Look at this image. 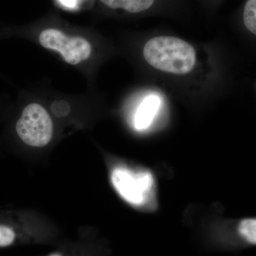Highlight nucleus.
<instances>
[{
  "mask_svg": "<svg viewBox=\"0 0 256 256\" xmlns=\"http://www.w3.org/2000/svg\"><path fill=\"white\" fill-rule=\"evenodd\" d=\"M40 42L44 48L60 52L65 62L72 65L87 60L92 54V45L86 40L67 36L54 28L44 30L40 34Z\"/></svg>",
  "mask_w": 256,
  "mask_h": 256,
  "instance_id": "nucleus-4",
  "label": "nucleus"
},
{
  "mask_svg": "<svg viewBox=\"0 0 256 256\" xmlns=\"http://www.w3.org/2000/svg\"><path fill=\"white\" fill-rule=\"evenodd\" d=\"M16 130L24 142L30 146L42 148L52 140L53 122L41 105L32 104L24 109L16 122Z\"/></svg>",
  "mask_w": 256,
  "mask_h": 256,
  "instance_id": "nucleus-3",
  "label": "nucleus"
},
{
  "mask_svg": "<svg viewBox=\"0 0 256 256\" xmlns=\"http://www.w3.org/2000/svg\"><path fill=\"white\" fill-rule=\"evenodd\" d=\"M143 56L152 68L172 75H186L196 63L194 47L184 40L172 36L150 38L143 48Z\"/></svg>",
  "mask_w": 256,
  "mask_h": 256,
  "instance_id": "nucleus-1",
  "label": "nucleus"
},
{
  "mask_svg": "<svg viewBox=\"0 0 256 256\" xmlns=\"http://www.w3.org/2000/svg\"><path fill=\"white\" fill-rule=\"evenodd\" d=\"M234 234L240 244L256 246V217L242 218L234 226Z\"/></svg>",
  "mask_w": 256,
  "mask_h": 256,
  "instance_id": "nucleus-6",
  "label": "nucleus"
},
{
  "mask_svg": "<svg viewBox=\"0 0 256 256\" xmlns=\"http://www.w3.org/2000/svg\"><path fill=\"white\" fill-rule=\"evenodd\" d=\"M111 180L120 196L130 204L148 210L156 208V180L150 172L119 166L112 171Z\"/></svg>",
  "mask_w": 256,
  "mask_h": 256,
  "instance_id": "nucleus-2",
  "label": "nucleus"
},
{
  "mask_svg": "<svg viewBox=\"0 0 256 256\" xmlns=\"http://www.w3.org/2000/svg\"><path fill=\"white\" fill-rule=\"evenodd\" d=\"M60 2L67 8H74L76 6V0H60Z\"/></svg>",
  "mask_w": 256,
  "mask_h": 256,
  "instance_id": "nucleus-11",
  "label": "nucleus"
},
{
  "mask_svg": "<svg viewBox=\"0 0 256 256\" xmlns=\"http://www.w3.org/2000/svg\"><path fill=\"white\" fill-rule=\"evenodd\" d=\"M244 22L247 30L256 35V0H248L246 4Z\"/></svg>",
  "mask_w": 256,
  "mask_h": 256,
  "instance_id": "nucleus-8",
  "label": "nucleus"
},
{
  "mask_svg": "<svg viewBox=\"0 0 256 256\" xmlns=\"http://www.w3.org/2000/svg\"><path fill=\"white\" fill-rule=\"evenodd\" d=\"M162 99L156 94L146 96L138 106L134 116V127L138 131L150 128L162 109Z\"/></svg>",
  "mask_w": 256,
  "mask_h": 256,
  "instance_id": "nucleus-5",
  "label": "nucleus"
},
{
  "mask_svg": "<svg viewBox=\"0 0 256 256\" xmlns=\"http://www.w3.org/2000/svg\"><path fill=\"white\" fill-rule=\"evenodd\" d=\"M112 9H122L130 13H139L150 9L154 0H100Z\"/></svg>",
  "mask_w": 256,
  "mask_h": 256,
  "instance_id": "nucleus-7",
  "label": "nucleus"
},
{
  "mask_svg": "<svg viewBox=\"0 0 256 256\" xmlns=\"http://www.w3.org/2000/svg\"><path fill=\"white\" fill-rule=\"evenodd\" d=\"M15 234L12 229L0 226V246L4 247L11 245L14 242Z\"/></svg>",
  "mask_w": 256,
  "mask_h": 256,
  "instance_id": "nucleus-10",
  "label": "nucleus"
},
{
  "mask_svg": "<svg viewBox=\"0 0 256 256\" xmlns=\"http://www.w3.org/2000/svg\"><path fill=\"white\" fill-rule=\"evenodd\" d=\"M52 110L56 117H65L70 112V107L65 100H56L52 104Z\"/></svg>",
  "mask_w": 256,
  "mask_h": 256,
  "instance_id": "nucleus-9",
  "label": "nucleus"
}]
</instances>
